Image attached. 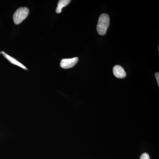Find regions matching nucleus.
Masks as SVG:
<instances>
[{
    "instance_id": "nucleus-1",
    "label": "nucleus",
    "mask_w": 159,
    "mask_h": 159,
    "mask_svg": "<svg viewBox=\"0 0 159 159\" xmlns=\"http://www.w3.org/2000/svg\"><path fill=\"white\" fill-rule=\"evenodd\" d=\"M110 24V18L107 14L103 13L99 16L97 25V31L100 35L106 33Z\"/></svg>"
},
{
    "instance_id": "nucleus-2",
    "label": "nucleus",
    "mask_w": 159,
    "mask_h": 159,
    "mask_svg": "<svg viewBox=\"0 0 159 159\" xmlns=\"http://www.w3.org/2000/svg\"><path fill=\"white\" fill-rule=\"evenodd\" d=\"M29 13V9L27 7H21L18 9L13 16V21L15 24L19 25L25 19Z\"/></svg>"
},
{
    "instance_id": "nucleus-3",
    "label": "nucleus",
    "mask_w": 159,
    "mask_h": 159,
    "mask_svg": "<svg viewBox=\"0 0 159 159\" xmlns=\"http://www.w3.org/2000/svg\"><path fill=\"white\" fill-rule=\"evenodd\" d=\"M78 58L77 57L72 58H65L61 60L60 66L63 69H68L71 68L77 63Z\"/></svg>"
},
{
    "instance_id": "nucleus-4",
    "label": "nucleus",
    "mask_w": 159,
    "mask_h": 159,
    "mask_svg": "<svg viewBox=\"0 0 159 159\" xmlns=\"http://www.w3.org/2000/svg\"><path fill=\"white\" fill-rule=\"evenodd\" d=\"M114 75L118 78H123L125 77L126 74L124 69L121 66H115L113 69Z\"/></svg>"
},
{
    "instance_id": "nucleus-5",
    "label": "nucleus",
    "mask_w": 159,
    "mask_h": 159,
    "mask_svg": "<svg viewBox=\"0 0 159 159\" xmlns=\"http://www.w3.org/2000/svg\"><path fill=\"white\" fill-rule=\"evenodd\" d=\"M0 53H1V54H2L4 57H6V59L8 60L9 62L11 63L12 64L18 66L22 68V69H25V70H27V68H26L25 66L23 65L19 61H18L15 58H13V57H11V56H9L8 54H6L4 51H2V52H1Z\"/></svg>"
},
{
    "instance_id": "nucleus-6",
    "label": "nucleus",
    "mask_w": 159,
    "mask_h": 159,
    "mask_svg": "<svg viewBox=\"0 0 159 159\" xmlns=\"http://www.w3.org/2000/svg\"><path fill=\"white\" fill-rule=\"evenodd\" d=\"M70 2L71 1L70 0H60L57 4V8H56V12L57 13L61 12L62 8L69 5Z\"/></svg>"
},
{
    "instance_id": "nucleus-7",
    "label": "nucleus",
    "mask_w": 159,
    "mask_h": 159,
    "mask_svg": "<svg viewBox=\"0 0 159 159\" xmlns=\"http://www.w3.org/2000/svg\"><path fill=\"white\" fill-rule=\"evenodd\" d=\"M140 159H150L149 155L147 153L142 154L140 157Z\"/></svg>"
},
{
    "instance_id": "nucleus-8",
    "label": "nucleus",
    "mask_w": 159,
    "mask_h": 159,
    "mask_svg": "<svg viewBox=\"0 0 159 159\" xmlns=\"http://www.w3.org/2000/svg\"><path fill=\"white\" fill-rule=\"evenodd\" d=\"M155 77L156 78L157 82L158 85L159 86V73L158 72L155 74Z\"/></svg>"
}]
</instances>
